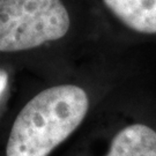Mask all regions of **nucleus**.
<instances>
[{
	"mask_svg": "<svg viewBox=\"0 0 156 156\" xmlns=\"http://www.w3.org/2000/svg\"><path fill=\"white\" fill-rule=\"evenodd\" d=\"M71 17L62 0H0V51L17 52L65 37Z\"/></svg>",
	"mask_w": 156,
	"mask_h": 156,
	"instance_id": "f03ea898",
	"label": "nucleus"
},
{
	"mask_svg": "<svg viewBox=\"0 0 156 156\" xmlns=\"http://www.w3.org/2000/svg\"><path fill=\"white\" fill-rule=\"evenodd\" d=\"M89 96L76 84H58L35 95L16 116L6 156H49L82 124Z\"/></svg>",
	"mask_w": 156,
	"mask_h": 156,
	"instance_id": "f257e3e1",
	"label": "nucleus"
},
{
	"mask_svg": "<svg viewBox=\"0 0 156 156\" xmlns=\"http://www.w3.org/2000/svg\"><path fill=\"white\" fill-rule=\"evenodd\" d=\"M8 86V74L0 68V97L4 95Z\"/></svg>",
	"mask_w": 156,
	"mask_h": 156,
	"instance_id": "39448f33",
	"label": "nucleus"
},
{
	"mask_svg": "<svg viewBox=\"0 0 156 156\" xmlns=\"http://www.w3.org/2000/svg\"><path fill=\"white\" fill-rule=\"evenodd\" d=\"M106 8L135 33L156 34V0H103Z\"/></svg>",
	"mask_w": 156,
	"mask_h": 156,
	"instance_id": "7ed1b4c3",
	"label": "nucleus"
},
{
	"mask_svg": "<svg viewBox=\"0 0 156 156\" xmlns=\"http://www.w3.org/2000/svg\"><path fill=\"white\" fill-rule=\"evenodd\" d=\"M104 156H156V131L145 124L122 128Z\"/></svg>",
	"mask_w": 156,
	"mask_h": 156,
	"instance_id": "20e7f679",
	"label": "nucleus"
}]
</instances>
